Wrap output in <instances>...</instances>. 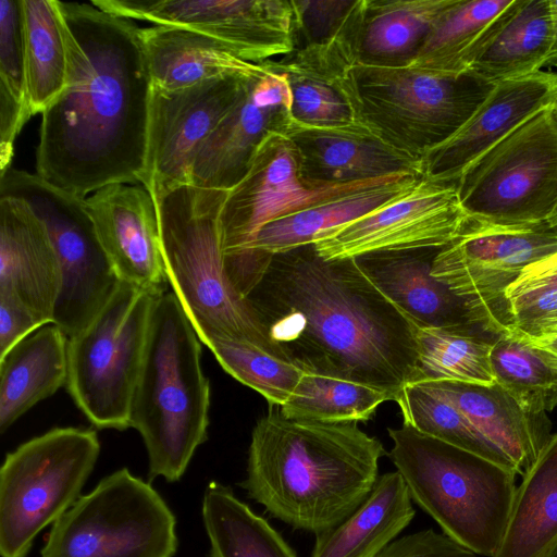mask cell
Instances as JSON below:
<instances>
[{
	"instance_id": "obj_3",
	"label": "cell",
	"mask_w": 557,
	"mask_h": 557,
	"mask_svg": "<svg viewBox=\"0 0 557 557\" xmlns=\"http://www.w3.org/2000/svg\"><path fill=\"white\" fill-rule=\"evenodd\" d=\"M384 455L381 441L356 422L289 419L270 410L252 430L239 485L271 517L318 535L363 503Z\"/></svg>"
},
{
	"instance_id": "obj_23",
	"label": "cell",
	"mask_w": 557,
	"mask_h": 557,
	"mask_svg": "<svg viewBox=\"0 0 557 557\" xmlns=\"http://www.w3.org/2000/svg\"><path fill=\"white\" fill-rule=\"evenodd\" d=\"M441 248L374 252L355 259L376 287L417 326L491 335L465 301L432 275L433 261Z\"/></svg>"
},
{
	"instance_id": "obj_28",
	"label": "cell",
	"mask_w": 557,
	"mask_h": 557,
	"mask_svg": "<svg viewBox=\"0 0 557 557\" xmlns=\"http://www.w3.org/2000/svg\"><path fill=\"white\" fill-rule=\"evenodd\" d=\"M69 337L48 323L0 357V432L67 381Z\"/></svg>"
},
{
	"instance_id": "obj_11",
	"label": "cell",
	"mask_w": 557,
	"mask_h": 557,
	"mask_svg": "<svg viewBox=\"0 0 557 557\" xmlns=\"http://www.w3.org/2000/svg\"><path fill=\"white\" fill-rule=\"evenodd\" d=\"M176 519L126 468L103 478L52 525L41 557H173Z\"/></svg>"
},
{
	"instance_id": "obj_44",
	"label": "cell",
	"mask_w": 557,
	"mask_h": 557,
	"mask_svg": "<svg viewBox=\"0 0 557 557\" xmlns=\"http://www.w3.org/2000/svg\"><path fill=\"white\" fill-rule=\"evenodd\" d=\"M45 324L16 296L0 290V357Z\"/></svg>"
},
{
	"instance_id": "obj_29",
	"label": "cell",
	"mask_w": 557,
	"mask_h": 557,
	"mask_svg": "<svg viewBox=\"0 0 557 557\" xmlns=\"http://www.w3.org/2000/svg\"><path fill=\"white\" fill-rule=\"evenodd\" d=\"M414 515L413 500L400 473H383L351 515L315 535L311 557H376Z\"/></svg>"
},
{
	"instance_id": "obj_32",
	"label": "cell",
	"mask_w": 557,
	"mask_h": 557,
	"mask_svg": "<svg viewBox=\"0 0 557 557\" xmlns=\"http://www.w3.org/2000/svg\"><path fill=\"white\" fill-rule=\"evenodd\" d=\"M27 101L41 114L65 90L69 77L64 20L58 0H21Z\"/></svg>"
},
{
	"instance_id": "obj_5",
	"label": "cell",
	"mask_w": 557,
	"mask_h": 557,
	"mask_svg": "<svg viewBox=\"0 0 557 557\" xmlns=\"http://www.w3.org/2000/svg\"><path fill=\"white\" fill-rule=\"evenodd\" d=\"M226 194L185 185L151 195L169 284L207 347L235 338L278 355L224 271L220 214Z\"/></svg>"
},
{
	"instance_id": "obj_13",
	"label": "cell",
	"mask_w": 557,
	"mask_h": 557,
	"mask_svg": "<svg viewBox=\"0 0 557 557\" xmlns=\"http://www.w3.org/2000/svg\"><path fill=\"white\" fill-rule=\"evenodd\" d=\"M557 251V222L505 226L468 216L434 258L432 275L496 338L513 332L506 292L529 264Z\"/></svg>"
},
{
	"instance_id": "obj_16",
	"label": "cell",
	"mask_w": 557,
	"mask_h": 557,
	"mask_svg": "<svg viewBox=\"0 0 557 557\" xmlns=\"http://www.w3.org/2000/svg\"><path fill=\"white\" fill-rule=\"evenodd\" d=\"M457 184L422 178L410 191L314 240L324 259L441 248L454 242L467 220Z\"/></svg>"
},
{
	"instance_id": "obj_46",
	"label": "cell",
	"mask_w": 557,
	"mask_h": 557,
	"mask_svg": "<svg viewBox=\"0 0 557 557\" xmlns=\"http://www.w3.org/2000/svg\"><path fill=\"white\" fill-rule=\"evenodd\" d=\"M521 335V334H520ZM523 336V335H521ZM531 344L546 351L557 361V330L536 336H523Z\"/></svg>"
},
{
	"instance_id": "obj_43",
	"label": "cell",
	"mask_w": 557,
	"mask_h": 557,
	"mask_svg": "<svg viewBox=\"0 0 557 557\" xmlns=\"http://www.w3.org/2000/svg\"><path fill=\"white\" fill-rule=\"evenodd\" d=\"M376 557H480L445 533L419 530L395 539Z\"/></svg>"
},
{
	"instance_id": "obj_2",
	"label": "cell",
	"mask_w": 557,
	"mask_h": 557,
	"mask_svg": "<svg viewBox=\"0 0 557 557\" xmlns=\"http://www.w3.org/2000/svg\"><path fill=\"white\" fill-rule=\"evenodd\" d=\"M59 5L69 77L41 113L36 174L84 199L141 184L152 90L141 28L91 2Z\"/></svg>"
},
{
	"instance_id": "obj_45",
	"label": "cell",
	"mask_w": 557,
	"mask_h": 557,
	"mask_svg": "<svg viewBox=\"0 0 557 557\" xmlns=\"http://www.w3.org/2000/svg\"><path fill=\"white\" fill-rule=\"evenodd\" d=\"M557 287V251L523 269L520 276L506 292L507 302L527 292Z\"/></svg>"
},
{
	"instance_id": "obj_38",
	"label": "cell",
	"mask_w": 557,
	"mask_h": 557,
	"mask_svg": "<svg viewBox=\"0 0 557 557\" xmlns=\"http://www.w3.org/2000/svg\"><path fill=\"white\" fill-rule=\"evenodd\" d=\"M386 400L393 397L384 391L305 371L293 396L280 411L289 419L358 422L369 420Z\"/></svg>"
},
{
	"instance_id": "obj_18",
	"label": "cell",
	"mask_w": 557,
	"mask_h": 557,
	"mask_svg": "<svg viewBox=\"0 0 557 557\" xmlns=\"http://www.w3.org/2000/svg\"><path fill=\"white\" fill-rule=\"evenodd\" d=\"M267 70L246 82L235 104L200 147L191 185L231 190L246 174L262 139L272 132L285 134L293 121L288 77Z\"/></svg>"
},
{
	"instance_id": "obj_12",
	"label": "cell",
	"mask_w": 557,
	"mask_h": 557,
	"mask_svg": "<svg viewBox=\"0 0 557 557\" xmlns=\"http://www.w3.org/2000/svg\"><path fill=\"white\" fill-rule=\"evenodd\" d=\"M0 196L23 199L46 225L61 270L52 323L67 337L75 335L98 313L120 283L99 240L86 198L38 174L13 168L0 175Z\"/></svg>"
},
{
	"instance_id": "obj_39",
	"label": "cell",
	"mask_w": 557,
	"mask_h": 557,
	"mask_svg": "<svg viewBox=\"0 0 557 557\" xmlns=\"http://www.w3.org/2000/svg\"><path fill=\"white\" fill-rule=\"evenodd\" d=\"M404 423L419 432L471 451L515 471L511 460L450 401L409 383L396 399ZM516 472V471H515Z\"/></svg>"
},
{
	"instance_id": "obj_7",
	"label": "cell",
	"mask_w": 557,
	"mask_h": 557,
	"mask_svg": "<svg viewBox=\"0 0 557 557\" xmlns=\"http://www.w3.org/2000/svg\"><path fill=\"white\" fill-rule=\"evenodd\" d=\"M336 86L357 125L422 162L467 123L495 84L473 71L441 75L356 63Z\"/></svg>"
},
{
	"instance_id": "obj_47",
	"label": "cell",
	"mask_w": 557,
	"mask_h": 557,
	"mask_svg": "<svg viewBox=\"0 0 557 557\" xmlns=\"http://www.w3.org/2000/svg\"><path fill=\"white\" fill-rule=\"evenodd\" d=\"M552 44L548 64L557 62V0H549Z\"/></svg>"
},
{
	"instance_id": "obj_14",
	"label": "cell",
	"mask_w": 557,
	"mask_h": 557,
	"mask_svg": "<svg viewBox=\"0 0 557 557\" xmlns=\"http://www.w3.org/2000/svg\"><path fill=\"white\" fill-rule=\"evenodd\" d=\"M388 177L333 186L311 185L301 176L293 141L285 134L269 133L256 149L246 174L227 191L223 202L220 214L222 259L239 255L272 221Z\"/></svg>"
},
{
	"instance_id": "obj_9",
	"label": "cell",
	"mask_w": 557,
	"mask_h": 557,
	"mask_svg": "<svg viewBox=\"0 0 557 557\" xmlns=\"http://www.w3.org/2000/svg\"><path fill=\"white\" fill-rule=\"evenodd\" d=\"M100 453L90 429L54 428L7 454L0 470V553L26 557L38 533L79 497Z\"/></svg>"
},
{
	"instance_id": "obj_30",
	"label": "cell",
	"mask_w": 557,
	"mask_h": 557,
	"mask_svg": "<svg viewBox=\"0 0 557 557\" xmlns=\"http://www.w3.org/2000/svg\"><path fill=\"white\" fill-rule=\"evenodd\" d=\"M456 0H366L358 63L408 66Z\"/></svg>"
},
{
	"instance_id": "obj_15",
	"label": "cell",
	"mask_w": 557,
	"mask_h": 557,
	"mask_svg": "<svg viewBox=\"0 0 557 557\" xmlns=\"http://www.w3.org/2000/svg\"><path fill=\"white\" fill-rule=\"evenodd\" d=\"M91 3L132 21L196 30L255 64L294 50L290 0H92Z\"/></svg>"
},
{
	"instance_id": "obj_34",
	"label": "cell",
	"mask_w": 557,
	"mask_h": 557,
	"mask_svg": "<svg viewBox=\"0 0 557 557\" xmlns=\"http://www.w3.org/2000/svg\"><path fill=\"white\" fill-rule=\"evenodd\" d=\"M552 44L549 0L520 3L471 71L496 84L541 72Z\"/></svg>"
},
{
	"instance_id": "obj_31",
	"label": "cell",
	"mask_w": 557,
	"mask_h": 557,
	"mask_svg": "<svg viewBox=\"0 0 557 557\" xmlns=\"http://www.w3.org/2000/svg\"><path fill=\"white\" fill-rule=\"evenodd\" d=\"M522 478L493 557H548L557 545V434Z\"/></svg>"
},
{
	"instance_id": "obj_26",
	"label": "cell",
	"mask_w": 557,
	"mask_h": 557,
	"mask_svg": "<svg viewBox=\"0 0 557 557\" xmlns=\"http://www.w3.org/2000/svg\"><path fill=\"white\" fill-rule=\"evenodd\" d=\"M152 87L177 90L205 81L255 77L268 70L237 58L223 44L193 29L153 25L141 28Z\"/></svg>"
},
{
	"instance_id": "obj_42",
	"label": "cell",
	"mask_w": 557,
	"mask_h": 557,
	"mask_svg": "<svg viewBox=\"0 0 557 557\" xmlns=\"http://www.w3.org/2000/svg\"><path fill=\"white\" fill-rule=\"evenodd\" d=\"M270 70L287 74L292 91L290 112L296 123L311 127L355 124L351 110L336 84L295 70Z\"/></svg>"
},
{
	"instance_id": "obj_41",
	"label": "cell",
	"mask_w": 557,
	"mask_h": 557,
	"mask_svg": "<svg viewBox=\"0 0 557 557\" xmlns=\"http://www.w3.org/2000/svg\"><path fill=\"white\" fill-rule=\"evenodd\" d=\"M294 50L358 46L366 0H290Z\"/></svg>"
},
{
	"instance_id": "obj_21",
	"label": "cell",
	"mask_w": 557,
	"mask_h": 557,
	"mask_svg": "<svg viewBox=\"0 0 557 557\" xmlns=\"http://www.w3.org/2000/svg\"><path fill=\"white\" fill-rule=\"evenodd\" d=\"M557 99V74L496 83L484 102L449 139L422 159L424 178L456 183L461 173L525 120Z\"/></svg>"
},
{
	"instance_id": "obj_48",
	"label": "cell",
	"mask_w": 557,
	"mask_h": 557,
	"mask_svg": "<svg viewBox=\"0 0 557 557\" xmlns=\"http://www.w3.org/2000/svg\"><path fill=\"white\" fill-rule=\"evenodd\" d=\"M557 330V312L550 318L539 324L530 334L523 335L527 337L536 336L540 334L548 333ZM518 333V332H517ZM520 334V333H519Z\"/></svg>"
},
{
	"instance_id": "obj_40",
	"label": "cell",
	"mask_w": 557,
	"mask_h": 557,
	"mask_svg": "<svg viewBox=\"0 0 557 557\" xmlns=\"http://www.w3.org/2000/svg\"><path fill=\"white\" fill-rule=\"evenodd\" d=\"M234 379L282 407L293 396L305 371L283 357L244 339L222 338L208 347Z\"/></svg>"
},
{
	"instance_id": "obj_25",
	"label": "cell",
	"mask_w": 557,
	"mask_h": 557,
	"mask_svg": "<svg viewBox=\"0 0 557 557\" xmlns=\"http://www.w3.org/2000/svg\"><path fill=\"white\" fill-rule=\"evenodd\" d=\"M455 405L512 462L523 476L552 438L547 414L524 409L496 382L490 385L450 380L417 382Z\"/></svg>"
},
{
	"instance_id": "obj_50",
	"label": "cell",
	"mask_w": 557,
	"mask_h": 557,
	"mask_svg": "<svg viewBox=\"0 0 557 557\" xmlns=\"http://www.w3.org/2000/svg\"><path fill=\"white\" fill-rule=\"evenodd\" d=\"M555 221L557 222V218H556V220H555Z\"/></svg>"
},
{
	"instance_id": "obj_4",
	"label": "cell",
	"mask_w": 557,
	"mask_h": 557,
	"mask_svg": "<svg viewBox=\"0 0 557 557\" xmlns=\"http://www.w3.org/2000/svg\"><path fill=\"white\" fill-rule=\"evenodd\" d=\"M201 344L175 294L158 296L129 410V428L147 450L150 481H178L208 440L210 382L201 368Z\"/></svg>"
},
{
	"instance_id": "obj_36",
	"label": "cell",
	"mask_w": 557,
	"mask_h": 557,
	"mask_svg": "<svg viewBox=\"0 0 557 557\" xmlns=\"http://www.w3.org/2000/svg\"><path fill=\"white\" fill-rule=\"evenodd\" d=\"M418 374L412 383L450 380L495 383L491 351L496 337L482 332L417 326Z\"/></svg>"
},
{
	"instance_id": "obj_27",
	"label": "cell",
	"mask_w": 557,
	"mask_h": 557,
	"mask_svg": "<svg viewBox=\"0 0 557 557\" xmlns=\"http://www.w3.org/2000/svg\"><path fill=\"white\" fill-rule=\"evenodd\" d=\"M519 3L520 0H456L408 66L441 75L471 71Z\"/></svg>"
},
{
	"instance_id": "obj_1",
	"label": "cell",
	"mask_w": 557,
	"mask_h": 557,
	"mask_svg": "<svg viewBox=\"0 0 557 557\" xmlns=\"http://www.w3.org/2000/svg\"><path fill=\"white\" fill-rule=\"evenodd\" d=\"M275 351L306 372L392 395L414 382L417 325L355 258L329 260L314 244L271 255L245 295Z\"/></svg>"
},
{
	"instance_id": "obj_33",
	"label": "cell",
	"mask_w": 557,
	"mask_h": 557,
	"mask_svg": "<svg viewBox=\"0 0 557 557\" xmlns=\"http://www.w3.org/2000/svg\"><path fill=\"white\" fill-rule=\"evenodd\" d=\"M201 512L210 557H297L284 537L228 486L209 483Z\"/></svg>"
},
{
	"instance_id": "obj_24",
	"label": "cell",
	"mask_w": 557,
	"mask_h": 557,
	"mask_svg": "<svg viewBox=\"0 0 557 557\" xmlns=\"http://www.w3.org/2000/svg\"><path fill=\"white\" fill-rule=\"evenodd\" d=\"M60 288V264L46 225L23 199L0 196V290L47 324Z\"/></svg>"
},
{
	"instance_id": "obj_17",
	"label": "cell",
	"mask_w": 557,
	"mask_h": 557,
	"mask_svg": "<svg viewBox=\"0 0 557 557\" xmlns=\"http://www.w3.org/2000/svg\"><path fill=\"white\" fill-rule=\"evenodd\" d=\"M250 78L224 76L171 91L152 87L141 182L151 195L191 185L200 147Z\"/></svg>"
},
{
	"instance_id": "obj_22",
	"label": "cell",
	"mask_w": 557,
	"mask_h": 557,
	"mask_svg": "<svg viewBox=\"0 0 557 557\" xmlns=\"http://www.w3.org/2000/svg\"><path fill=\"white\" fill-rule=\"evenodd\" d=\"M285 135L295 145L301 176L333 186L403 173L422 175V162L388 146L357 125L311 127L292 121Z\"/></svg>"
},
{
	"instance_id": "obj_37",
	"label": "cell",
	"mask_w": 557,
	"mask_h": 557,
	"mask_svg": "<svg viewBox=\"0 0 557 557\" xmlns=\"http://www.w3.org/2000/svg\"><path fill=\"white\" fill-rule=\"evenodd\" d=\"M21 0H0V175L11 168L15 139L30 117Z\"/></svg>"
},
{
	"instance_id": "obj_51",
	"label": "cell",
	"mask_w": 557,
	"mask_h": 557,
	"mask_svg": "<svg viewBox=\"0 0 557 557\" xmlns=\"http://www.w3.org/2000/svg\"><path fill=\"white\" fill-rule=\"evenodd\" d=\"M556 104H557V99H556Z\"/></svg>"
},
{
	"instance_id": "obj_10",
	"label": "cell",
	"mask_w": 557,
	"mask_h": 557,
	"mask_svg": "<svg viewBox=\"0 0 557 557\" xmlns=\"http://www.w3.org/2000/svg\"><path fill=\"white\" fill-rule=\"evenodd\" d=\"M468 216L505 226L557 218V104L539 110L456 182Z\"/></svg>"
},
{
	"instance_id": "obj_20",
	"label": "cell",
	"mask_w": 557,
	"mask_h": 557,
	"mask_svg": "<svg viewBox=\"0 0 557 557\" xmlns=\"http://www.w3.org/2000/svg\"><path fill=\"white\" fill-rule=\"evenodd\" d=\"M423 177L403 173L264 225L237 256L223 261L225 274L239 295L251 286L271 255L312 244L323 233L369 214L410 191Z\"/></svg>"
},
{
	"instance_id": "obj_8",
	"label": "cell",
	"mask_w": 557,
	"mask_h": 557,
	"mask_svg": "<svg viewBox=\"0 0 557 557\" xmlns=\"http://www.w3.org/2000/svg\"><path fill=\"white\" fill-rule=\"evenodd\" d=\"M120 282L91 321L67 341L66 389L98 429L129 428L156 299Z\"/></svg>"
},
{
	"instance_id": "obj_35",
	"label": "cell",
	"mask_w": 557,
	"mask_h": 557,
	"mask_svg": "<svg viewBox=\"0 0 557 557\" xmlns=\"http://www.w3.org/2000/svg\"><path fill=\"white\" fill-rule=\"evenodd\" d=\"M491 364L495 382L528 411L546 414L557 407V361L519 333L495 339Z\"/></svg>"
},
{
	"instance_id": "obj_6",
	"label": "cell",
	"mask_w": 557,
	"mask_h": 557,
	"mask_svg": "<svg viewBox=\"0 0 557 557\" xmlns=\"http://www.w3.org/2000/svg\"><path fill=\"white\" fill-rule=\"evenodd\" d=\"M387 431L393 442L387 456L412 500L443 533L493 557L507 527L518 474L406 423Z\"/></svg>"
},
{
	"instance_id": "obj_49",
	"label": "cell",
	"mask_w": 557,
	"mask_h": 557,
	"mask_svg": "<svg viewBox=\"0 0 557 557\" xmlns=\"http://www.w3.org/2000/svg\"><path fill=\"white\" fill-rule=\"evenodd\" d=\"M548 557H557V545L556 547L553 549V552L550 553V555Z\"/></svg>"
},
{
	"instance_id": "obj_19",
	"label": "cell",
	"mask_w": 557,
	"mask_h": 557,
	"mask_svg": "<svg viewBox=\"0 0 557 557\" xmlns=\"http://www.w3.org/2000/svg\"><path fill=\"white\" fill-rule=\"evenodd\" d=\"M99 240L120 282L168 292L157 205L141 184L116 183L86 198Z\"/></svg>"
}]
</instances>
